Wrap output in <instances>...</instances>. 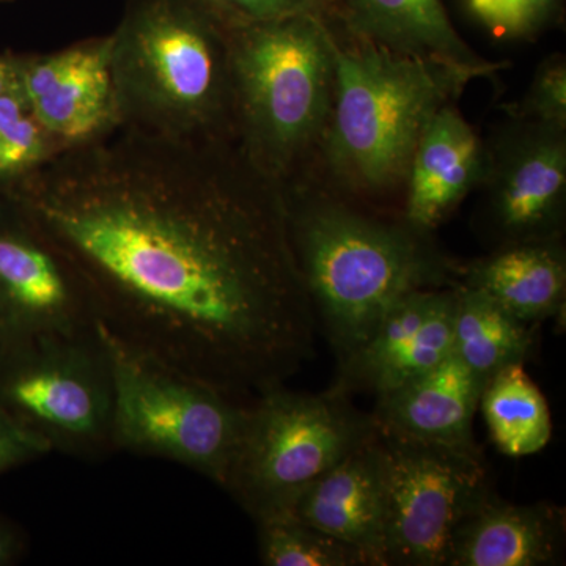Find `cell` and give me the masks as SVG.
<instances>
[{
  "label": "cell",
  "mask_w": 566,
  "mask_h": 566,
  "mask_svg": "<svg viewBox=\"0 0 566 566\" xmlns=\"http://www.w3.org/2000/svg\"><path fill=\"white\" fill-rule=\"evenodd\" d=\"M0 196L69 260L120 344L248 403L315 354L281 182L234 140L118 128Z\"/></svg>",
  "instance_id": "obj_1"
},
{
  "label": "cell",
  "mask_w": 566,
  "mask_h": 566,
  "mask_svg": "<svg viewBox=\"0 0 566 566\" xmlns=\"http://www.w3.org/2000/svg\"><path fill=\"white\" fill-rule=\"evenodd\" d=\"M282 188L294 256L338 365L367 344L398 301L460 283L463 263L403 214L359 210L311 174Z\"/></svg>",
  "instance_id": "obj_2"
},
{
  "label": "cell",
  "mask_w": 566,
  "mask_h": 566,
  "mask_svg": "<svg viewBox=\"0 0 566 566\" xmlns=\"http://www.w3.org/2000/svg\"><path fill=\"white\" fill-rule=\"evenodd\" d=\"M326 22L335 93L315 161H322L329 180L323 185L333 191L357 200L382 199L403 189L417 142L431 118L457 103L465 85L479 77L353 35L335 14Z\"/></svg>",
  "instance_id": "obj_3"
},
{
  "label": "cell",
  "mask_w": 566,
  "mask_h": 566,
  "mask_svg": "<svg viewBox=\"0 0 566 566\" xmlns=\"http://www.w3.org/2000/svg\"><path fill=\"white\" fill-rule=\"evenodd\" d=\"M109 35L122 126L175 142H237L226 24L193 0H129Z\"/></svg>",
  "instance_id": "obj_4"
},
{
  "label": "cell",
  "mask_w": 566,
  "mask_h": 566,
  "mask_svg": "<svg viewBox=\"0 0 566 566\" xmlns=\"http://www.w3.org/2000/svg\"><path fill=\"white\" fill-rule=\"evenodd\" d=\"M229 31L237 144L260 172L285 185L311 169L333 112L326 17L293 14Z\"/></svg>",
  "instance_id": "obj_5"
},
{
  "label": "cell",
  "mask_w": 566,
  "mask_h": 566,
  "mask_svg": "<svg viewBox=\"0 0 566 566\" xmlns=\"http://www.w3.org/2000/svg\"><path fill=\"white\" fill-rule=\"evenodd\" d=\"M374 416L349 397L271 387L245 406L223 490L255 523L289 515L315 480L375 434Z\"/></svg>",
  "instance_id": "obj_6"
},
{
  "label": "cell",
  "mask_w": 566,
  "mask_h": 566,
  "mask_svg": "<svg viewBox=\"0 0 566 566\" xmlns=\"http://www.w3.org/2000/svg\"><path fill=\"white\" fill-rule=\"evenodd\" d=\"M96 329L109 357L114 450L172 461L223 488L248 403Z\"/></svg>",
  "instance_id": "obj_7"
},
{
  "label": "cell",
  "mask_w": 566,
  "mask_h": 566,
  "mask_svg": "<svg viewBox=\"0 0 566 566\" xmlns=\"http://www.w3.org/2000/svg\"><path fill=\"white\" fill-rule=\"evenodd\" d=\"M0 408L52 452L96 460L114 450L111 365L96 326L0 345Z\"/></svg>",
  "instance_id": "obj_8"
},
{
  "label": "cell",
  "mask_w": 566,
  "mask_h": 566,
  "mask_svg": "<svg viewBox=\"0 0 566 566\" xmlns=\"http://www.w3.org/2000/svg\"><path fill=\"white\" fill-rule=\"evenodd\" d=\"M376 430L387 465V566H447L458 528L493 491L483 455Z\"/></svg>",
  "instance_id": "obj_9"
},
{
  "label": "cell",
  "mask_w": 566,
  "mask_h": 566,
  "mask_svg": "<svg viewBox=\"0 0 566 566\" xmlns=\"http://www.w3.org/2000/svg\"><path fill=\"white\" fill-rule=\"evenodd\" d=\"M475 230L493 249L564 240L566 128L506 115L485 140Z\"/></svg>",
  "instance_id": "obj_10"
},
{
  "label": "cell",
  "mask_w": 566,
  "mask_h": 566,
  "mask_svg": "<svg viewBox=\"0 0 566 566\" xmlns=\"http://www.w3.org/2000/svg\"><path fill=\"white\" fill-rule=\"evenodd\" d=\"M69 260L0 196V345L95 329Z\"/></svg>",
  "instance_id": "obj_11"
},
{
  "label": "cell",
  "mask_w": 566,
  "mask_h": 566,
  "mask_svg": "<svg viewBox=\"0 0 566 566\" xmlns=\"http://www.w3.org/2000/svg\"><path fill=\"white\" fill-rule=\"evenodd\" d=\"M20 88L63 151L122 128L111 69V35L50 54L20 55Z\"/></svg>",
  "instance_id": "obj_12"
},
{
  "label": "cell",
  "mask_w": 566,
  "mask_h": 566,
  "mask_svg": "<svg viewBox=\"0 0 566 566\" xmlns=\"http://www.w3.org/2000/svg\"><path fill=\"white\" fill-rule=\"evenodd\" d=\"M455 304L457 285L420 290L398 301L367 344L338 365L331 389L379 398L433 370L453 353Z\"/></svg>",
  "instance_id": "obj_13"
},
{
  "label": "cell",
  "mask_w": 566,
  "mask_h": 566,
  "mask_svg": "<svg viewBox=\"0 0 566 566\" xmlns=\"http://www.w3.org/2000/svg\"><path fill=\"white\" fill-rule=\"evenodd\" d=\"M387 465L378 430L305 488L289 515L348 543L368 566H387Z\"/></svg>",
  "instance_id": "obj_14"
},
{
  "label": "cell",
  "mask_w": 566,
  "mask_h": 566,
  "mask_svg": "<svg viewBox=\"0 0 566 566\" xmlns=\"http://www.w3.org/2000/svg\"><path fill=\"white\" fill-rule=\"evenodd\" d=\"M486 385L452 353L428 374L376 398L371 416L387 433L483 455L474 439V417Z\"/></svg>",
  "instance_id": "obj_15"
},
{
  "label": "cell",
  "mask_w": 566,
  "mask_h": 566,
  "mask_svg": "<svg viewBox=\"0 0 566 566\" xmlns=\"http://www.w3.org/2000/svg\"><path fill=\"white\" fill-rule=\"evenodd\" d=\"M485 159V139L455 103L447 104L417 142L403 186L405 218L434 232L479 188Z\"/></svg>",
  "instance_id": "obj_16"
},
{
  "label": "cell",
  "mask_w": 566,
  "mask_h": 566,
  "mask_svg": "<svg viewBox=\"0 0 566 566\" xmlns=\"http://www.w3.org/2000/svg\"><path fill=\"white\" fill-rule=\"evenodd\" d=\"M346 31L409 57L494 76L509 63L488 61L458 33L442 0H338Z\"/></svg>",
  "instance_id": "obj_17"
},
{
  "label": "cell",
  "mask_w": 566,
  "mask_h": 566,
  "mask_svg": "<svg viewBox=\"0 0 566 566\" xmlns=\"http://www.w3.org/2000/svg\"><path fill=\"white\" fill-rule=\"evenodd\" d=\"M564 546V510L510 504L491 491L458 528L447 566L556 565Z\"/></svg>",
  "instance_id": "obj_18"
},
{
  "label": "cell",
  "mask_w": 566,
  "mask_h": 566,
  "mask_svg": "<svg viewBox=\"0 0 566 566\" xmlns=\"http://www.w3.org/2000/svg\"><path fill=\"white\" fill-rule=\"evenodd\" d=\"M460 283L486 294L520 322H543L565 307L564 240L493 249L490 255L463 263Z\"/></svg>",
  "instance_id": "obj_19"
},
{
  "label": "cell",
  "mask_w": 566,
  "mask_h": 566,
  "mask_svg": "<svg viewBox=\"0 0 566 566\" xmlns=\"http://www.w3.org/2000/svg\"><path fill=\"white\" fill-rule=\"evenodd\" d=\"M534 344V324L520 322L486 294L458 283L453 353L469 370L488 382L506 365L526 363Z\"/></svg>",
  "instance_id": "obj_20"
},
{
  "label": "cell",
  "mask_w": 566,
  "mask_h": 566,
  "mask_svg": "<svg viewBox=\"0 0 566 566\" xmlns=\"http://www.w3.org/2000/svg\"><path fill=\"white\" fill-rule=\"evenodd\" d=\"M491 439L504 455L523 458L545 449L553 434L549 408L524 364L506 365L488 381L480 400Z\"/></svg>",
  "instance_id": "obj_21"
},
{
  "label": "cell",
  "mask_w": 566,
  "mask_h": 566,
  "mask_svg": "<svg viewBox=\"0 0 566 566\" xmlns=\"http://www.w3.org/2000/svg\"><path fill=\"white\" fill-rule=\"evenodd\" d=\"M260 562L268 566H368L357 547L293 515L260 521Z\"/></svg>",
  "instance_id": "obj_22"
},
{
  "label": "cell",
  "mask_w": 566,
  "mask_h": 566,
  "mask_svg": "<svg viewBox=\"0 0 566 566\" xmlns=\"http://www.w3.org/2000/svg\"><path fill=\"white\" fill-rule=\"evenodd\" d=\"M25 102L21 88L0 95V191L62 153Z\"/></svg>",
  "instance_id": "obj_23"
},
{
  "label": "cell",
  "mask_w": 566,
  "mask_h": 566,
  "mask_svg": "<svg viewBox=\"0 0 566 566\" xmlns=\"http://www.w3.org/2000/svg\"><path fill=\"white\" fill-rule=\"evenodd\" d=\"M472 20L497 39L531 40L554 24L564 0H463Z\"/></svg>",
  "instance_id": "obj_24"
},
{
  "label": "cell",
  "mask_w": 566,
  "mask_h": 566,
  "mask_svg": "<svg viewBox=\"0 0 566 566\" xmlns=\"http://www.w3.org/2000/svg\"><path fill=\"white\" fill-rule=\"evenodd\" d=\"M506 115L566 128V59L553 54L539 63L520 103L506 107Z\"/></svg>",
  "instance_id": "obj_25"
},
{
  "label": "cell",
  "mask_w": 566,
  "mask_h": 566,
  "mask_svg": "<svg viewBox=\"0 0 566 566\" xmlns=\"http://www.w3.org/2000/svg\"><path fill=\"white\" fill-rule=\"evenodd\" d=\"M227 28L273 21L293 14L329 17L337 11L338 0H193Z\"/></svg>",
  "instance_id": "obj_26"
},
{
  "label": "cell",
  "mask_w": 566,
  "mask_h": 566,
  "mask_svg": "<svg viewBox=\"0 0 566 566\" xmlns=\"http://www.w3.org/2000/svg\"><path fill=\"white\" fill-rule=\"evenodd\" d=\"M50 453L52 449L43 438L0 408V475Z\"/></svg>",
  "instance_id": "obj_27"
},
{
  "label": "cell",
  "mask_w": 566,
  "mask_h": 566,
  "mask_svg": "<svg viewBox=\"0 0 566 566\" xmlns=\"http://www.w3.org/2000/svg\"><path fill=\"white\" fill-rule=\"evenodd\" d=\"M24 553V539L18 528L0 515V566L17 564Z\"/></svg>",
  "instance_id": "obj_28"
},
{
  "label": "cell",
  "mask_w": 566,
  "mask_h": 566,
  "mask_svg": "<svg viewBox=\"0 0 566 566\" xmlns=\"http://www.w3.org/2000/svg\"><path fill=\"white\" fill-rule=\"evenodd\" d=\"M20 87V55L0 54V95Z\"/></svg>",
  "instance_id": "obj_29"
}]
</instances>
